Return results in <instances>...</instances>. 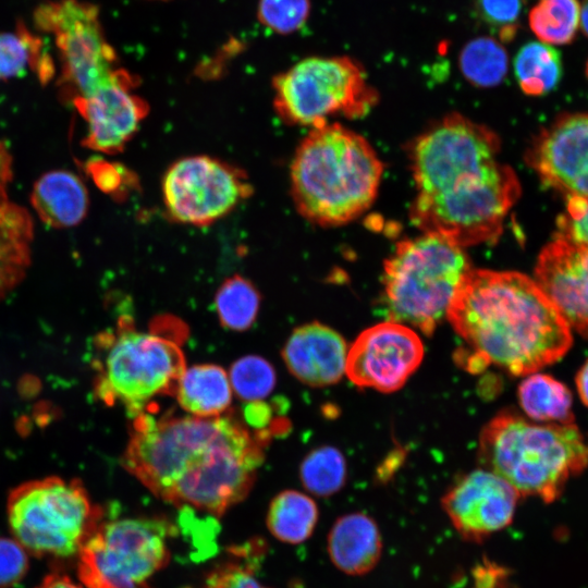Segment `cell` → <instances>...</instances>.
Returning a JSON list of instances; mask_svg holds the SVG:
<instances>
[{"mask_svg":"<svg viewBox=\"0 0 588 588\" xmlns=\"http://www.w3.org/2000/svg\"><path fill=\"white\" fill-rule=\"evenodd\" d=\"M269 439L231 414L144 412L134 417L122 466L160 500L219 517L250 492Z\"/></svg>","mask_w":588,"mask_h":588,"instance_id":"1","label":"cell"},{"mask_svg":"<svg viewBox=\"0 0 588 588\" xmlns=\"http://www.w3.org/2000/svg\"><path fill=\"white\" fill-rule=\"evenodd\" d=\"M500 149L493 131L458 113L421 134L411 156L417 191L412 222L463 248L497 242L520 196L518 177L499 160Z\"/></svg>","mask_w":588,"mask_h":588,"instance_id":"2","label":"cell"},{"mask_svg":"<svg viewBox=\"0 0 588 588\" xmlns=\"http://www.w3.org/2000/svg\"><path fill=\"white\" fill-rule=\"evenodd\" d=\"M446 318L467 345L457 355L470 371L495 365L526 376L562 358L573 342L537 282L515 271L471 269Z\"/></svg>","mask_w":588,"mask_h":588,"instance_id":"3","label":"cell"},{"mask_svg":"<svg viewBox=\"0 0 588 588\" xmlns=\"http://www.w3.org/2000/svg\"><path fill=\"white\" fill-rule=\"evenodd\" d=\"M382 172L381 160L363 136L330 122L313 127L298 145L290 168V191L307 221L338 226L372 205Z\"/></svg>","mask_w":588,"mask_h":588,"instance_id":"4","label":"cell"},{"mask_svg":"<svg viewBox=\"0 0 588 588\" xmlns=\"http://www.w3.org/2000/svg\"><path fill=\"white\" fill-rule=\"evenodd\" d=\"M479 461L518 495L551 502L588 466V439L574 422L539 425L504 412L481 430Z\"/></svg>","mask_w":588,"mask_h":588,"instance_id":"5","label":"cell"},{"mask_svg":"<svg viewBox=\"0 0 588 588\" xmlns=\"http://www.w3.org/2000/svg\"><path fill=\"white\" fill-rule=\"evenodd\" d=\"M471 269L464 248L439 234L422 233L397 243L383 266L389 321L431 335Z\"/></svg>","mask_w":588,"mask_h":588,"instance_id":"6","label":"cell"},{"mask_svg":"<svg viewBox=\"0 0 588 588\" xmlns=\"http://www.w3.org/2000/svg\"><path fill=\"white\" fill-rule=\"evenodd\" d=\"M95 396L106 405L121 404L134 418L157 395H174L185 358L166 333L137 331L121 318L114 331L96 338Z\"/></svg>","mask_w":588,"mask_h":588,"instance_id":"7","label":"cell"},{"mask_svg":"<svg viewBox=\"0 0 588 588\" xmlns=\"http://www.w3.org/2000/svg\"><path fill=\"white\" fill-rule=\"evenodd\" d=\"M11 537L38 558L77 555L105 519L83 482L47 476L17 485L7 499Z\"/></svg>","mask_w":588,"mask_h":588,"instance_id":"8","label":"cell"},{"mask_svg":"<svg viewBox=\"0 0 588 588\" xmlns=\"http://www.w3.org/2000/svg\"><path fill=\"white\" fill-rule=\"evenodd\" d=\"M273 108L286 124L316 127L330 118H362L378 100L366 75L348 57H309L272 81Z\"/></svg>","mask_w":588,"mask_h":588,"instance_id":"9","label":"cell"},{"mask_svg":"<svg viewBox=\"0 0 588 588\" xmlns=\"http://www.w3.org/2000/svg\"><path fill=\"white\" fill-rule=\"evenodd\" d=\"M171 535L164 518L103 519L76 555L79 583L85 588H149L148 579L170 561Z\"/></svg>","mask_w":588,"mask_h":588,"instance_id":"10","label":"cell"},{"mask_svg":"<svg viewBox=\"0 0 588 588\" xmlns=\"http://www.w3.org/2000/svg\"><path fill=\"white\" fill-rule=\"evenodd\" d=\"M34 20L38 29L54 36L61 59L59 83L72 102L127 73L118 65L96 5L81 0L48 1L36 9Z\"/></svg>","mask_w":588,"mask_h":588,"instance_id":"11","label":"cell"},{"mask_svg":"<svg viewBox=\"0 0 588 588\" xmlns=\"http://www.w3.org/2000/svg\"><path fill=\"white\" fill-rule=\"evenodd\" d=\"M161 192L166 212L173 221L205 226L250 197L253 185L236 166L196 155L181 158L167 169Z\"/></svg>","mask_w":588,"mask_h":588,"instance_id":"12","label":"cell"},{"mask_svg":"<svg viewBox=\"0 0 588 588\" xmlns=\"http://www.w3.org/2000/svg\"><path fill=\"white\" fill-rule=\"evenodd\" d=\"M422 357L421 340L413 329L385 321L358 335L348 348L345 373L359 388L393 392L404 385Z\"/></svg>","mask_w":588,"mask_h":588,"instance_id":"13","label":"cell"},{"mask_svg":"<svg viewBox=\"0 0 588 588\" xmlns=\"http://www.w3.org/2000/svg\"><path fill=\"white\" fill-rule=\"evenodd\" d=\"M518 497L504 479L481 468L461 477L442 505L463 539L480 542L511 524Z\"/></svg>","mask_w":588,"mask_h":588,"instance_id":"14","label":"cell"},{"mask_svg":"<svg viewBox=\"0 0 588 588\" xmlns=\"http://www.w3.org/2000/svg\"><path fill=\"white\" fill-rule=\"evenodd\" d=\"M526 161L541 182L569 196H588V113L565 114L534 139Z\"/></svg>","mask_w":588,"mask_h":588,"instance_id":"15","label":"cell"},{"mask_svg":"<svg viewBox=\"0 0 588 588\" xmlns=\"http://www.w3.org/2000/svg\"><path fill=\"white\" fill-rule=\"evenodd\" d=\"M137 78L127 72L113 83L72 103L87 125L83 144L88 148L117 154L138 131L147 117L146 100L134 93Z\"/></svg>","mask_w":588,"mask_h":588,"instance_id":"16","label":"cell"},{"mask_svg":"<svg viewBox=\"0 0 588 588\" xmlns=\"http://www.w3.org/2000/svg\"><path fill=\"white\" fill-rule=\"evenodd\" d=\"M535 281L569 328L588 338V247L555 235L538 257Z\"/></svg>","mask_w":588,"mask_h":588,"instance_id":"17","label":"cell"},{"mask_svg":"<svg viewBox=\"0 0 588 588\" xmlns=\"http://www.w3.org/2000/svg\"><path fill=\"white\" fill-rule=\"evenodd\" d=\"M347 352L341 334L315 321L291 333L282 358L299 381L311 387H326L338 382L345 373Z\"/></svg>","mask_w":588,"mask_h":588,"instance_id":"18","label":"cell"},{"mask_svg":"<svg viewBox=\"0 0 588 588\" xmlns=\"http://www.w3.org/2000/svg\"><path fill=\"white\" fill-rule=\"evenodd\" d=\"M331 562L348 575H364L379 562L382 540L376 522L366 514L339 517L328 536Z\"/></svg>","mask_w":588,"mask_h":588,"instance_id":"19","label":"cell"},{"mask_svg":"<svg viewBox=\"0 0 588 588\" xmlns=\"http://www.w3.org/2000/svg\"><path fill=\"white\" fill-rule=\"evenodd\" d=\"M33 220L0 189V301L25 278L30 266Z\"/></svg>","mask_w":588,"mask_h":588,"instance_id":"20","label":"cell"},{"mask_svg":"<svg viewBox=\"0 0 588 588\" xmlns=\"http://www.w3.org/2000/svg\"><path fill=\"white\" fill-rule=\"evenodd\" d=\"M30 201L42 222L53 228H69L85 218L88 193L74 173L56 170L37 180Z\"/></svg>","mask_w":588,"mask_h":588,"instance_id":"21","label":"cell"},{"mask_svg":"<svg viewBox=\"0 0 588 588\" xmlns=\"http://www.w3.org/2000/svg\"><path fill=\"white\" fill-rule=\"evenodd\" d=\"M232 392L229 376L222 367L200 364L185 368L174 395L192 416L217 417L230 406Z\"/></svg>","mask_w":588,"mask_h":588,"instance_id":"22","label":"cell"},{"mask_svg":"<svg viewBox=\"0 0 588 588\" xmlns=\"http://www.w3.org/2000/svg\"><path fill=\"white\" fill-rule=\"evenodd\" d=\"M35 72L41 83H48L54 73L52 59L44 41L19 23L15 32L0 33V79H9Z\"/></svg>","mask_w":588,"mask_h":588,"instance_id":"23","label":"cell"},{"mask_svg":"<svg viewBox=\"0 0 588 588\" xmlns=\"http://www.w3.org/2000/svg\"><path fill=\"white\" fill-rule=\"evenodd\" d=\"M318 507L305 493L285 490L270 502L266 523L271 535L278 540L298 544L306 541L316 527Z\"/></svg>","mask_w":588,"mask_h":588,"instance_id":"24","label":"cell"},{"mask_svg":"<svg viewBox=\"0 0 588 588\" xmlns=\"http://www.w3.org/2000/svg\"><path fill=\"white\" fill-rule=\"evenodd\" d=\"M518 400L523 411L538 421L573 424L572 393L553 377L535 373L518 387Z\"/></svg>","mask_w":588,"mask_h":588,"instance_id":"25","label":"cell"},{"mask_svg":"<svg viewBox=\"0 0 588 588\" xmlns=\"http://www.w3.org/2000/svg\"><path fill=\"white\" fill-rule=\"evenodd\" d=\"M514 70L525 94L541 96L560 83L563 73L561 54L551 45L531 41L518 50Z\"/></svg>","mask_w":588,"mask_h":588,"instance_id":"26","label":"cell"},{"mask_svg":"<svg viewBox=\"0 0 588 588\" xmlns=\"http://www.w3.org/2000/svg\"><path fill=\"white\" fill-rule=\"evenodd\" d=\"M215 304L219 321L224 328L244 331L257 318L260 294L249 280L234 274L220 285Z\"/></svg>","mask_w":588,"mask_h":588,"instance_id":"27","label":"cell"},{"mask_svg":"<svg viewBox=\"0 0 588 588\" xmlns=\"http://www.w3.org/2000/svg\"><path fill=\"white\" fill-rule=\"evenodd\" d=\"M528 22L542 42L569 44L579 28L580 3L578 0H540L531 9Z\"/></svg>","mask_w":588,"mask_h":588,"instance_id":"28","label":"cell"},{"mask_svg":"<svg viewBox=\"0 0 588 588\" xmlns=\"http://www.w3.org/2000/svg\"><path fill=\"white\" fill-rule=\"evenodd\" d=\"M507 53L502 45L490 37H478L463 48L460 66L463 75L482 87L502 82L507 72Z\"/></svg>","mask_w":588,"mask_h":588,"instance_id":"29","label":"cell"},{"mask_svg":"<svg viewBox=\"0 0 588 588\" xmlns=\"http://www.w3.org/2000/svg\"><path fill=\"white\" fill-rule=\"evenodd\" d=\"M304 488L318 497H329L342 489L346 480V463L342 453L332 446L313 450L299 467Z\"/></svg>","mask_w":588,"mask_h":588,"instance_id":"30","label":"cell"},{"mask_svg":"<svg viewBox=\"0 0 588 588\" xmlns=\"http://www.w3.org/2000/svg\"><path fill=\"white\" fill-rule=\"evenodd\" d=\"M228 376L232 391L248 403L268 396L277 381L274 368L257 355H247L234 362Z\"/></svg>","mask_w":588,"mask_h":588,"instance_id":"31","label":"cell"},{"mask_svg":"<svg viewBox=\"0 0 588 588\" xmlns=\"http://www.w3.org/2000/svg\"><path fill=\"white\" fill-rule=\"evenodd\" d=\"M309 11V0H259L257 16L269 29L290 34L306 23Z\"/></svg>","mask_w":588,"mask_h":588,"instance_id":"32","label":"cell"},{"mask_svg":"<svg viewBox=\"0 0 588 588\" xmlns=\"http://www.w3.org/2000/svg\"><path fill=\"white\" fill-rule=\"evenodd\" d=\"M566 200V212L558 219L556 235L588 247V196H569Z\"/></svg>","mask_w":588,"mask_h":588,"instance_id":"33","label":"cell"},{"mask_svg":"<svg viewBox=\"0 0 588 588\" xmlns=\"http://www.w3.org/2000/svg\"><path fill=\"white\" fill-rule=\"evenodd\" d=\"M29 555L13 537H0V588H11L25 577Z\"/></svg>","mask_w":588,"mask_h":588,"instance_id":"34","label":"cell"},{"mask_svg":"<svg viewBox=\"0 0 588 588\" xmlns=\"http://www.w3.org/2000/svg\"><path fill=\"white\" fill-rule=\"evenodd\" d=\"M480 16L500 30L503 39H511L523 8V0H478Z\"/></svg>","mask_w":588,"mask_h":588,"instance_id":"35","label":"cell"},{"mask_svg":"<svg viewBox=\"0 0 588 588\" xmlns=\"http://www.w3.org/2000/svg\"><path fill=\"white\" fill-rule=\"evenodd\" d=\"M204 588H268L254 575L249 564L235 561L217 565L207 576Z\"/></svg>","mask_w":588,"mask_h":588,"instance_id":"36","label":"cell"},{"mask_svg":"<svg viewBox=\"0 0 588 588\" xmlns=\"http://www.w3.org/2000/svg\"><path fill=\"white\" fill-rule=\"evenodd\" d=\"M244 417L249 425L264 430L271 418L270 407L261 401L249 402L244 409Z\"/></svg>","mask_w":588,"mask_h":588,"instance_id":"37","label":"cell"},{"mask_svg":"<svg viewBox=\"0 0 588 588\" xmlns=\"http://www.w3.org/2000/svg\"><path fill=\"white\" fill-rule=\"evenodd\" d=\"M34 588H85L63 572L54 571L47 574Z\"/></svg>","mask_w":588,"mask_h":588,"instance_id":"38","label":"cell"},{"mask_svg":"<svg viewBox=\"0 0 588 588\" xmlns=\"http://www.w3.org/2000/svg\"><path fill=\"white\" fill-rule=\"evenodd\" d=\"M502 571L488 564L486 567H479L476 572L475 588H495L501 577Z\"/></svg>","mask_w":588,"mask_h":588,"instance_id":"39","label":"cell"},{"mask_svg":"<svg viewBox=\"0 0 588 588\" xmlns=\"http://www.w3.org/2000/svg\"><path fill=\"white\" fill-rule=\"evenodd\" d=\"M576 387L580 400L588 406V360L583 365L576 376Z\"/></svg>","mask_w":588,"mask_h":588,"instance_id":"40","label":"cell"},{"mask_svg":"<svg viewBox=\"0 0 588 588\" xmlns=\"http://www.w3.org/2000/svg\"><path fill=\"white\" fill-rule=\"evenodd\" d=\"M11 160L9 152L0 145V189H4L11 177Z\"/></svg>","mask_w":588,"mask_h":588,"instance_id":"41","label":"cell"},{"mask_svg":"<svg viewBox=\"0 0 588 588\" xmlns=\"http://www.w3.org/2000/svg\"><path fill=\"white\" fill-rule=\"evenodd\" d=\"M579 27L588 37V0H584L580 5V22Z\"/></svg>","mask_w":588,"mask_h":588,"instance_id":"42","label":"cell"},{"mask_svg":"<svg viewBox=\"0 0 588 588\" xmlns=\"http://www.w3.org/2000/svg\"><path fill=\"white\" fill-rule=\"evenodd\" d=\"M586 74L588 76V62H587V65H586Z\"/></svg>","mask_w":588,"mask_h":588,"instance_id":"43","label":"cell"}]
</instances>
